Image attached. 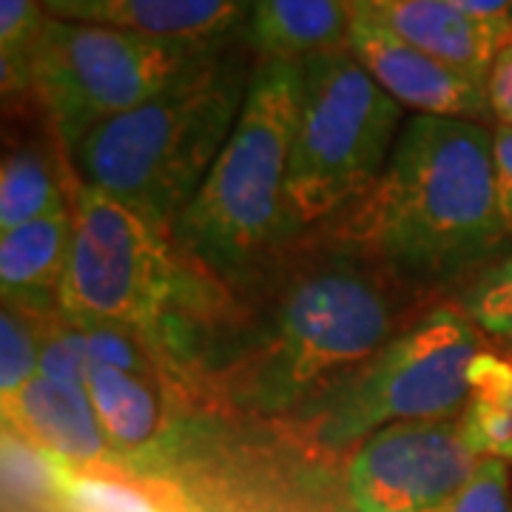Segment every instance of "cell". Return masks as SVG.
<instances>
[{"mask_svg":"<svg viewBox=\"0 0 512 512\" xmlns=\"http://www.w3.org/2000/svg\"><path fill=\"white\" fill-rule=\"evenodd\" d=\"M248 291L202 382L254 419L296 421L430 311L424 293L328 234L299 239Z\"/></svg>","mask_w":512,"mask_h":512,"instance_id":"1","label":"cell"},{"mask_svg":"<svg viewBox=\"0 0 512 512\" xmlns=\"http://www.w3.org/2000/svg\"><path fill=\"white\" fill-rule=\"evenodd\" d=\"M322 231L424 296L458 291L510 245L493 126L407 117L379 183Z\"/></svg>","mask_w":512,"mask_h":512,"instance_id":"2","label":"cell"},{"mask_svg":"<svg viewBox=\"0 0 512 512\" xmlns=\"http://www.w3.org/2000/svg\"><path fill=\"white\" fill-rule=\"evenodd\" d=\"M72 256L60 311L134 333L180 382H200L234 325L239 296L191 265L171 237L72 174Z\"/></svg>","mask_w":512,"mask_h":512,"instance_id":"3","label":"cell"},{"mask_svg":"<svg viewBox=\"0 0 512 512\" xmlns=\"http://www.w3.org/2000/svg\"><path fill=\"white\" fill-rule=\"evenodd\" d=\"M299 100V60H256L237 126L171 228L174 248L234 293L305 239L288 197Z\"/></svg>","mask_w":512,"mask_h":512,"instance_id":"4","label":"cell"},{"mask_svg":"<svg viewBox=\"0 0 512 512\" xmlns=\"http://www.w3.org/2000/svg\"><path fill=\"white\" fill-rule=\"evenodd\" d=\"M254 66L242 40L143 106L92 128L66 154L74 180L171 237L237 126Z\"/></svg>","mask_w":512,"mask_h":512,"instance_id":"5","label":"cell"},{"mask_svg":"<svg viewBox=\"0 0 512 512\" xmlns=\"http://www.w3.org/2000/svg\"><path fill=\"white\" fill-rule=\"evenodd\" d=\"M302 100L291 154L293 220L302 237L325 228L379 183L402 137L407 111L350 49L299 60Z\"/></svg>","mask_w":512,"mask_h":512,"instance_id":"6","label":"cell"},{"mask_svg":"<svg viewBox=\"0 0 512 512\" xmlns=\"http://www.w3.org/2000/svg\"><path fill=\"white\" fill-rule=\"evenodd\" d=\"M481 350L484 333L453 302L433 305L293 424L311 444L339 453L399 421L458 419Z\"/></svg>","mask_w":512,"mask_h":512,"instance_id":"7","label":"cell"},{"mask_svg":"<svg viewBox=\"0 0 512 512\" xmlns=\"http://www.w3.org/2000/svg\"><path fill=\"white\" fill-rule=\"evenodd\" d=\"M231 46L177 43L49 15L32 69L35 106L69 154L92 128L143 106Z\"/></svg>","mask_w":512,"mask_h":512,"instance_id":"8","label":"cell"},{"mask_svg":"<svg viewBox=\"0 0 512 512\" xmlns=\"http://www.w3.org/2000/svg\"><path fill=\"white\" fill-rule=\"evenodd\" d=\"M481 461L458 419L399 421L353 447L345 495L353 512H433L461 493Z\"/></svg>","mask_w":512,"mask_h":512,"instance_id":"9","label":"cell"},{"mask_svg":"<svg viewBox=\"0 0 512 512\" xmlns=\"http://www.w3.org/2000/svg\"><path fill=\"white\" fill-rule=\"evenodd\" d=\"M348 49L404 111L473 123L493 120L484 80L410 46L359 3Z\"/></svg>","mask_w":512,"mask_h":512,"instance_id":"10","label":"cell"},{"mask_svg":"<svg viewBox=\"0 0 512 512\" xmlns=\"http://www.w3.org/2000/svg\"><path fill=\"white\" fill-rule=\"evenodd\" d=\"M171 370H117L89 367V396L100 419L103 436L123 473L151 476L171 467L177 453Z\"/></svg>","mask_w":512,"mask_h":512,"instance_id":"11","label":"cell"},{"mask_svg":"<svg viewBox=\"0 0 512 512\" xmlns=\"http://www.w3.org/2000/svg\"><path fill=\"white\" fill-rule=\"evenodd\" d=\"M254 3L256 0H43L52 18L103 23L200 46L242 43Z\"/></svg>","mask_w":512,"mask_h":512,"instance_id":"12","label":"cell"},{"mask_svg":"<svg viewBox=\"0 0 512 512\" xmlns=\"http://www.w3.org/2000/svg\"><path fill=\"white\" fill-rule=\"evenodd\" d=\"M3 427L15 430L74 470H120L94 413L89 387L35 376L3 407Z\"/></svg>","mask_w":512,"mask_h":512,"instance_id":"13","label":"cell"},{"mask_svg":"<svg viewBox=\"0 0 512 512\" xmlns=\"http://www.w3.org/2000/svg\"><path fill=\"white\" fill-rule=\"evenodd\" d=\"M365 12L427 55L487 83L495 55L512 35L510 20H478L450 0H356Z\"/></svg>","mask_w":512,"mask_h":512,"instance_id":"14","label":"cell"},{"mask_svg":"<svg viewBox=\"0 0 512 512\" xmlns=\"http://www.w3.org/2000/svg\"><path fill=\"white\" fill-rule=\"evenodd\" d=\"M72 208L0 234V291L6 305L55 316L72 256Z\"/></svg>","mask_w":512,"mask_h":512,"instance_id":"15","label":"cell"},{"mask_svg":"<svg viewBox=\"0 0 512 512\" xmlns=\"http://www.w3.org/2000/svg\"><path fill=\"white\" fill-rule=\"evenodd\" d=\"M356 20V0H256L245 46L256 60H305L345 49Z\"/></svg>","mask_w":512,"mask_h":512,"instance_id":"16","label":"cell"},{"mask_svg":"<svg viewBox=\"0 0 512 512\" xmlns=\"http://www.w3.org/2000/svg\"><path fill=\"white\" fill-rule=\"evenodd\" d=\"M63 163L40 143L9 148L0 165V234L72 208Z\"/></svg>","mask_w":512,"mask_h":512,"instance_id":"17","label":"cell"},{"mask_svg":"<svg viewBox=\"0 0 512 512\" xmlns=\"http://www.w3.org/2000/svg\"><path fill=\"white\" fill-rule=\"evenodd\" d=\"M470 447L481 458L512 464V359L481 350L470 367V399L458 416Z\"/></svg>","mask_w":512,"mask_h":512,"instance_id":"18","label":"cell"},{"mask_svg":"<svg viewBox=\"0 0 512 512\" xmlns=\"http://www.w3.org/2000/svg\"><path fill=\"white\" fill-rule=\"evenodd\" d=\"M69 464L3 427V495L15 512H63Z\"/></svg>","mask_w":512,"mask_h":512,"instance_id":"19","label":"cell"},{"mask_svg":"<svg viewBox=\"0 0 512 512\" xmlns=\"http://www.w3.org/2000/svg\"><path fill=\"white\" fill-rule=\"evenodd\" d=\"M46 23L43 0H0V89L12 106H35L32 69Z\"/></svg>","mask_w":512,"mask_h":512,"instance_id":"20","label":"cell"},{"mask_svg":"<svg viewBox=\"0 0 512 512\" xmlns=\"http://www.w3.org/2000/svg\"><path fill=\"white\" fill-rule=\"evenodd\" d=\"M52 316L6 305L0 311V399L3 407L18 399V393L40 373L43 330Z\"/></svg>","mask_w":512,"mask_h":512,"instance_id":"21","label":"cell"},{"mask_svg":"<svg viewBox=\"0 0 512 512\" xmlns=\"http://www.w3.org/2000/svg\"><path fill=\"white\" fill-rule=\"evenodd\" d=\"M63 512H171L140 481L111 476V470H66Z\"/></svg>","mask_w":512,"mask_h":512,"instance_id":"22","label":"cell"},{"mask_svg":"<svg viewBox=\"0 0 512 512\" xmlns=\"http://www.w3.org/2000/svg\"><path fill=\"white\" fill-rule=\"evenodd\" d=\"M453 305L484 336L512 345V254L493 259L453 291Z\"/></svg>","mask_w":512,"mask_h":512,"instance_id":"23","label":"cell"},{"mask_svg":"<svg viewBox=\"0 0 512 512\" xmlns=\"http://www.w3.org/2000/svg\"><path fill=\"white\" fill-rule=\"evenodd\" d=\"M89 336L86 328L60 311L55 313L43 330V348H40V373L52 382L89 387Z\"/></svg>","mask_w":512,"mask_h":512,"instance_id":"24","label":"cell"},{"mask_svg":"<svg viewBox=\"0 0 512 512\" xmlns=\"http://www.w3.org/2000/svg\"><path fill=\"white\" fill-rule=\"evenodd\" d=\"M441 512H512L510 464L484 458L476 476L461 487V493L450 504L441 507Z\"/></svg>","mask_w":512,"mask_h":512,"instance_id":"25","label":"cell"},{"mask_svg":"<svg viewBox=\"0 0 512 512\" xmlns=\"http://www.w3.org/2000/svg\"><path fill=\"white\" fill-rule=\"evenodd\" d=\"M487 97H490L493 126L512 128V35L495 55L493 69L487 77Z\"/></svg>","mask_w":512,"mask_h":512,"instance_id":"26","label":"cell"},{"mask_svg":"<svg viewBox=\"0 0 512 512\" xmlns=\"http://www.w3.org/2000/svg\"><path fill=\"white\" fill-rule=\"evenodd\" d=\"M493 151H495V183H498V205L504 228L512 242V128L493 126Z\"/></svg>","mask_w":512,"mask_h":512,"instance_id":"27","label":"cell"},{"mask_svg":"<svg viewBox=\"0 0 512 512\" xmlns=\"http://www.w3.org/2000/svg\"><path fill=\"white\" fill-rule=\"evenodd\" d=\"M464 15L478 20H510L512 0H450Z\"/></svg>","mask_w":512,"mask_h":512,"instance_id":"28","label":"cell"},{"mask_svg":"<svg viewBox=\"0 0 512 512\" xmlns=\"http://www.w3.org/2000/svg\"><path fill=\"white\" fill-rule=\"evenodd\" d=\"M433 512H441V510H433Z\"/></svg>","mask_w":512,"mask_h":512,"instance_id":"29","label":"cell"},{"mask_svg":"<svg viewBox=\"0 0 512 512\" xmlns=\"http://www.w3.org/2000/svg\"><path fill=\"white\" fill-rule=\"evenodd\" d=\"M510 23H512V15H510Z\"/></svg>","mask_w":512,"mask_h":512,"instance_id":"30","label":"cell"},{"mask_svg":"<svg viewBox=\"0 0 512 512\" xmlns=\"http://www.w3.org/2000/svg\"><path fill=\"white\" fill-rule=\"evenodd\" d=\"M510 359H512V353H510Z\"/></svg>","mask_w":512,"mask_h":512,"instance_id":"31","label":"cell"}]
</instances>
